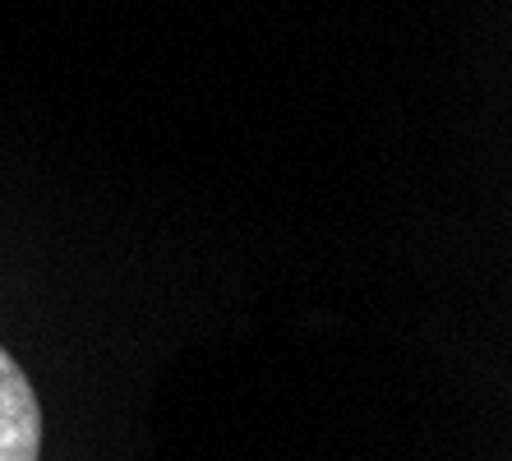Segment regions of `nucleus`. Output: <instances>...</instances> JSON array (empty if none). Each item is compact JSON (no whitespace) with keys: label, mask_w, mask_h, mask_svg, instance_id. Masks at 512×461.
Wrapping results in <instances>:
<instances>
[{"label":"nucleus","mask_w":512,"mask_h":461,"mask_svg":"<svg viewBox=\"0 0 512 461\" xmlns=\"http://www.w3.org/2000/svg\"><path fill=\"white\" fill-rule=\"evenodd\" d=\"M42 452V411L33 383L0 346V461H37Z\"/></svg>","instance_id":"f257e3e1"}]
</instances>
